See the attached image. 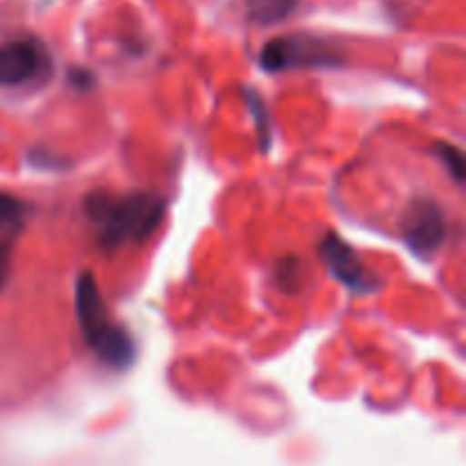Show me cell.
Wrapping results in <instances>:
<instances>
[{"label":"cell","instance_id":"2","mask_svg":"<svg viewBox=\"0 0 466 466\" xmlns=\"http://www.w3.org/2000/svg\"><path fill=\"white\" fill-rule=\"evenodd\" d=\"M76 312L86 346L112 369H126L135 362V341L123 326L109 317L94 273L82 271L76 282Z\"/></svg>","mask_w":466,"mask_h":466},{"label":"cell","instance_id":"3","mask_svg":"<svg viewBox=\"0 0 466 466\" xmlns=\"http://www.w3.org/2000/svg\"><path fill=\"white\" fill-rule=\"evenodd\" d=\"M339 57L314 36H280L264 46L262 66L267 71H285L294 66H326L337 64Z\"/></svg>","mask_w":466,"mask_h":466},{"label":"cell","instance_id":"5","mask_svg":"<svg viewBox=\"0 0 466 466\" xmlns=\"http://www.w3.org/2000/svg\"><path fill=\"white\" fill-rule=\"evenodd\" d=\"M48 64L46 48L36 39H14L0 46V86H21Z\"/></svg>","mask_w":466,"mask_h":466},{"label":"cell","instance_id":"9","mask_svg":"<svg viewBox=\"0 0 466 466\" xmlns=\"http://www.w3.org/2000/svg\"><path fill=\"white\" fill-rule=\"evenodd\" d=\"M440 157H441V162H444V167L449 168L451 176H453V180L462 182V177H464L462 153H460L455 146L444 144V146H440Z\"/></svg>","mask_w":466,"mask_h":466},{"label":"cell","instance_id":"8","mask_svg":"<svg viewBox=\"0 0 466 466\" xmlns=\"http://www.w3.org/2000/svg\"><path fill=\"white\" fill-rule=\"evenodd\" d=\"M27 208L23 200H18L16 196L0 194V232H18L25 223Z\"/></svg>","mask_w":466,"mask_h":466},{"label":"cell","instance_id":"4","mask_svg":"<svg viewBox=\"0 0 466 466\" xmlns=\"http://www.w3.org/2000/svg\"><path fill=\"white\" fill-rule=\"evenodd\" d=\"M405 244L419 255L432 253L446 239V218L435 200L419 198L410 205L403 218Z\"/></svg>","mask_w":466,"mask_h":466},{"label":"cell","instance_id":"6","mask_svg":"<svg viewBox=\"0 0 466 466\" xmlns=\"http://www.w3.org/2000/svg\"><path fill=\"white\" fill-rule=\"evenodd\" d=\"M321 258L326 259L328 268L332 271V276L339 282H344L346 287L355 291L371 289V280L367 276V268L360 262L358 253L346 244L344 239H339L337 235H328L321 244Z\"/></svg>","mask_w":466,"mask_h":466},{"label":"cell","instance_id":"7","mask_svg":"<svg viewBox=\"0 0 466 466\" xmlns=\"http://www.w3.org/2000/svg\"><path fill=\"white\" fill-rule=\"evenodd\" d=\"M299 0H248V16L258 25H276L291 16Z\"/></svg>","mask_w":466,"mask_h":466},{"label":"cell","instance_id":"1","mask_svg":"<svg viewBox=\"0 0 466 466\" xmlns=\"http://www.w3.org/2000/svg\"><path fill=\"white\" fill-rule=\"evenodd\" d=\"M86 217L98 226L100 244L107 250L148 239L167 214L162 196L148 191L109 194L91 191L85 198Z\"/></svg>","mask_w":466,"mask_h":466},{"label":"cell","instance_id":"10","mask_svg":"<svg viewBox=\"0 0 466 466\" xmlns=\"http://www.w3.org/2000/svg\"><path fill=\"white\" fill-rule=\"evenodd\" d=\"M12 276V241L3 239L0 241V291L9 282Z\"/></svg>","mask_w":466,"mask_h":466}]
</instances>
